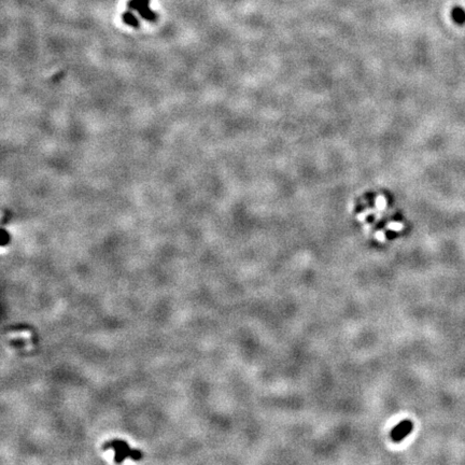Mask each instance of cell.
<instances>
[{
	"label": "cell",
	"instance_id": "cell-5",
	"mask_svg": "<svg viewBox=\"0 0 465 465\" xmlns=\"http://www.w3.org/2000/svg\"><path fill=\"white\" fill-rule=\"evenodd\" d=\"M452 18L456 23L462 25L465 23V12L464 10L460 7H457L452 10Z\"/></svg>",
	"mask_w": 465,
	"mask_h": 465
},
{
	"label": "cell",
	"instance_id": "cell-1",
	"mask_svg": "<svg viewBox=\"0 0 465 465\" xmlns=\"http://www.w3.org/2000/svg\"><path fill=\"white\" fill-rule=\"evenodd\" d=\"M109 446H111V447H115L114 449L117 450V457L120 458L122 457V460H123V458L126 456V455H130L132 456V458H135V459H140L141 458V453L140 452H137V451H131L128 446L125 444V442L123 441H112V442H110V444H107L105 446V449Z\"/></svg>",
	"mask_w": 465,
	"mask_h": 465
},
{
	"label": "cell",
	"instance_id": "cell-2",
	"mask_svg": "<svg viewBox=\"0 0 465 465\" xmlns=\"http://www.w3.org/2000/svg\"><path fill=\"white\" fill-rule=\"evenodd\" d=\"M122 21L124 22V23L132 28H139L140 27V21L138 20V17L131 12L130 10L126 11V12H124L123 14H122Z\"/></svg>",
	"mask_w": 465,
	"mask_h": 465
},
{
	"label": "cell",
	"instance_id": "cell-3",
	"mask_svg": "<svg viewBox=\"0 0 465 465\" xmlns=\"http://www.w3.org/2000/svg\"><path fill=\"white\" fill-rule=\"evenodd\" d=\"M137 12L143 20H146L148 22H157L159 18V14L152 9H150L149 6L139 9Z\"/></svg>",
	"mask_w": 465,
	"mask_h": 465
},
{
	"label": "cell",
	"instance_id": "cell-6",
	"mask_svg": "<svg viewBox=\"0 0 465 465\" xmlns=\"http://www.w3.org/2000/svg\"><path fill=\"white\" fill-rule=\"evenodd\" d=\"M396 224H397V223H396ZM396 224H395V225H390L389 227L392 228V229H401V228H402V225H396Z\"/></svg>",
	"mask_w": 465,
	"mask_h": 465
},
{
	"label": "cell",
	"instance_id": "cell-4",
	"mask_svg": "<svg viewBox=\"0 0 465 465\" xmlns=\"http://www.w3.org/2000/svg\"><path fill=\"white\" fill-rule=\"evenodd\" d=\"M150 3L151 0H128L126 6L130 11H138L141 8L150 6Z\"/></svg>",
	"mask_w": 465,
	"mask_h": 465
}]
</instances>
